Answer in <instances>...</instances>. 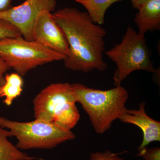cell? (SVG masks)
I'll list each match as a JSON object with an SVG mask.
<instances>
[{"mask_svg":"<svg viewBox=\"0 0 160 160\" xmlns=\"http://www.w3.org/2000/svg\"><path fill=\"white\" fill-rule=\"evenodd\" d=\"M32 40L66 58L69 55L66 36L51 12L45 10L38 17L32 32Z\"/></svg>","mask_w":160,"mask_h":160,"instance_id":"obj_8","label":"cell"},{"mask_svg":"<svg viewBox=\"0 0 160 160\" xmlns=\"http://www.w3.org/2000/svg\"><path fill=\"white\" fill-rule=\"evenodd\" d=\"M105 53L117 67L112 78L116 86H121L130 73L137 70L157 72L150 60L145 35L138 34L131 26L126 29L122 42Z\"/></svg>","mask_w":160,"mask_h":160,"instance_id":"obj_5","label":"cell"},{"mask_svg":"<svg viewBox=\"0 0 160 160\" xmlns=\"http://www.w3.org/2000/svg\"><path fill=\"white\" fill-rule=\"evenodd\" d=\"M12 137L9 130L0 127V160H43L29 156L18 149L8 140Z\"/></svg>","mask_w":160,"mask_h":160,"instance_id":"obj_11","label":"cell"},{"mask_svg":"<svg viewBox=\"0 0 160 160\" xmlns=\"http://www.w3.org/2000/svg\"><path fill=\"white\" fill-rule=\"evenodd\" d=\"M0 127L8 129L12 136L16 138L17 147L22 151L53 149L76 138L71 130L37 119L19 122L0 117Z\"/></svg>","mask_w":160,"mask_h":160,"instance_id":"obj_4","label":"cell"},{"mask_svg":"<svg viewBox=\"0 0 160 160\" xmlns=\"http://www.w3.org/2000/svg\"><path fill=\"white\" fill-rule=\"evenodd\" d=\"M120 153H115L109 150H106L104 152H92L90 154L89 160H125L120 158Z\"/></svg>","mask_w":160,"mask_h":160,"instance_id":"obj_15","label":"cell"},{"mask_svg":"<svg viewBox=\"0 0 160 160\" xmlns=\"http://www.w3.org/2000/svg\"><path fill=\"white\" fill-rule=\"evenodd\" d=\"M131 2L132 7L135 9H138L141 6L149 0H129Z\"/></svg>","mask_w":160,"mask_h":160,"instance_id":"obj_19","label":"cell"},{"mask_svg":"<svg viewBox=\"0 0 160 160\" xmlns=\"http://www.w3.org/2000/svg\"><path fill=\"white\" fill-rule=\"evenodd\" d=\"M138 151L137 156L145 160H160V148L156 147L149 149L147 147Z\"/></svg>","mask_w":160,"mask_h":160,"instance_id":"obj_16","label":"cell"},{"mask_svg":"<svg viewBox=\"0 0 160 160\" xmlns=\"http://www.w3.org/2000/svg\"><path fill=\"white\" fill-rule=\"evenodd\" d=\"M24 81L17 72L5 74V83L0 87V98H4L3 103L10 106L13 101L19 97L23 91Z\"/></svg>","mask_w":160,"mask_h":160,"instance_id":"obj_12","label":"cell"},{"mask_svg":"<svg viewBox=\"0 0 160 160\" xmlns=\"http://www.w3.org/2000/svg\"><path fill=\"white\" fill-rule=\"evenodd\" d=\"M22 36L15 27L9 23L0 19V40L7 38Z\"/></svg>","mask_w":160,"mask_h":160,"instance_id":"obj_14","label":"cell"},{"mask_svg":"<svg viewBox=\"0 0 160 160\" xmlns=\"http://www.w3.org/2000/svg\"><path fill=\"white\" fill-rule=\"evenodd\" d=\"M77 103H79L89 116L98 134L109 130L116 120L120 119L127 109L128 92L121 86L108 90L89 88L80 83L72 84Z\"/></svg>","mask_w":160,"mask_h":160,"instance_id":"obj_2","label":"cell"},{"mask_svg":"<svg viewBox=\"0 0 160 160\" xmlns=\"http://www.w3.org/2000/svg\"><path fill=\"white\" fill-rule=\"evenodd\" d=\"M135 17L140 35L160 29V0H149L138 9Z\"/></svg>","mask_w":160,"mask_h":160,"instance_id":"obj_10","label":"cell"},{"mask_svg":"<svg viewBox=\"0 0 160 160\" xmlns=\"http://www.w3.org/2000/svg\"><path fill=\"white\" fill-rule=\"evenodd\" d=\"M66 36L69 53L64 65L72 71L90 72L108 68L103 58L106 30L95 23L86 12L65 7L52 13Z\"/></svg>","mask_w":160,"mask_h":160,"instance_id":"obj_1","label":"cell"},{"mask_svg":"<svg viewBox=\"0 0 160 160\" xmlns=\"http://www.w3.org/2000/svg\"><path fill=\"white\" fill-rule=\"evenodd\" d=\"M86 9L92 20L96 24L102 25L108 8L112 4L122 0H74Z\"/></svg>","mask_w":160,"mask_h":160,"instance_id":"obj_13","label":"cell"},{"mask_svg":"<svg viewBox=\"0 0 160 160\" xmlns=\"http://www.w3.org/2000/svg\"><path fill=\"white\" fill-rule=\"evenodd\" d=\"M76 103L72 84L52 83L33 100L35 119L71 130L80 119Z\"/></svg>","mask_w":160,"mask_h":160,"instance_id":"obj_3","label":"cell"},{"mask_svg":"<svg viewBox=\"0 0 160 160\" xmlns=\"http://www.w3.org/2000/svg\"><path fill=\"white\" fill-rule=\"evenodd\" d=\"M0 58L22 76L45 64L64 61L66 56L22 36L0 40Z\"/></svg>","mask_w":160,"mask_h":160,"instance_id":"obj_6","label":"cell"},{"mask_svg":"<svg viewBox=\"0 0 160 160\" xmlns=\"http://www.w3.org/2000/svg\"><path fill=\"white\" fill-rule=\"evenodd\" d=\"M9 69L5 62L0 58V87L5 83V75Z\"/></svg>","mask_w":160,"mask_h":160,"instance_id":"obj_17","label":"cell"},{"mask_svg":"<svg viewBox=\"0 0 160 160\" xmlns=\"http://www.w3.org/2000/svg\"><path fill=\"white\" fill-rule=\"evenodd\" d=\"M13 0H0V13L8 10L12 7Z\"/></svg>","mask_w":160,"mask_h":160,"instance_id":"obj_18","label":"cell"},{"mask_svg":"<svg viewBox=\"0 0 160 160\" xmlns=\"http://www.w3.org/2000/svg\"><path fill=\"white\" fill-rule=\"evenodd\" d=\"M56 6V0H25L1 12L0 19L15 27L25 39L33 41L32 32L38 17L45 10L55 11Z\"/></svg>","mask_w":160,"mask_h":160,"instance_id":"obj_7","label":"cell"},{"mask_svg":"<svg viewBox=\"0 0 160 160\" xmlns=\"http://www.w3.org/2000/svg\"><path fill=\"white\" fill-rule=\"evenodd\" d=\"M146 103H140L138 109H127L120 118L124 123L138 126L143 132V140L138 151L147 147L150 143L160 141V122L149 117L145 110Z\"/></svg>","mask_w":160,"mask_h":160,"instance_id":"obj_9","label":"cell"}]
</instances>
